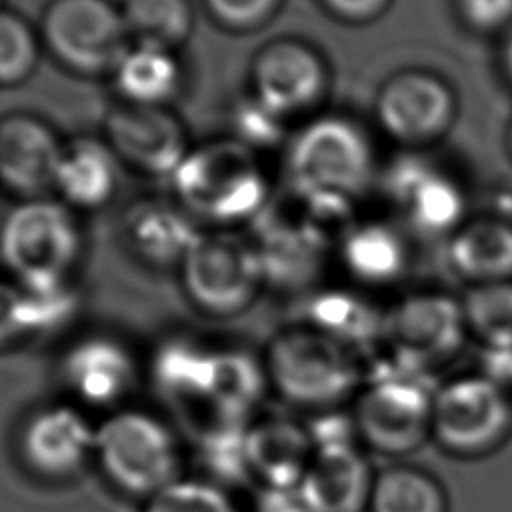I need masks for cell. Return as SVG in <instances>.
Wrapping results in <instances>:
<instances>
[{
    "mask_svg": "<svg viewBox=\"0 0 512 512\" xmlns=\"http://www.w3.org/2000/svg\"><path fill=\"white\" fill-rule=\"evenodd\" d=\"M262 358L270 390L314 414L354 400L366 378L354 348L308 324L276 334Z\"/></svg>",
    "mask_w": 512,
    "mask_h": 512,
    "instance_id": "cell-1",
    "label": "cell"
},
{
    "mask_svg": "<svg viewBox=\"0 0 512 512\" xmlns=\"http://www.w3.org/2000/svg\"><path fill=\"white\" fill-rule=\"evenodd\" d=\"M434 392L430 372L388 354L366 372L352 400L358 442L392 458L416 452L432 438Z\"/></svg>",
    "mask_w": 512,
    "mask_h": 512,
    "instance_id": "cell-2",
    "label": "cell"
},
{
    "mask_svg": "<svg viewBox=\"0 0 512 512\" xmlns=\"http://www.w3.org/2000/svg\"><path fill=\"white\" fill-rule=\"evenodd\" d=\"M170 182L178 204L212 224L256 220L268 206L266 176L254 152L234 138L190 148Z\"/></svg>",
    "mask_w": 512,
    "mask_h": 512,
    "instance_id": "cell-3",
    "label": "cell"
},
{
    "mask_svg": "<svg viewBox=\"0 0 512 512\" xmlns=\"http://www.w3.org/2000/svg\"><path fill=\"white\" fill-rule=\"evenodd\" d=\"M94 460L116 490L146 502L180 478L182 450L162 418L120 408L96 426Z\"/></svg>",
    "mask_w": 512,
    "mask_h": 512,
    "instance_id": "cell-4",
    "label": "cell"
},
{
    "mask_svg": "<svg viewBox=\"0 0 512 512\" xmlns=\"http://www.w3.org/2000/svg\"><path fill=\"white\" fill-rule=\"evenodd\" d=\"M82 244L74 210L48 196L20 200L0 224V262L22 288L70 282Z\"/></svg>",
    "mask_w": 512,
    "mask_h": 512,
    "instance_id": "cell-5",
    "label": "cell"
},
{
    "mask_svg": "<svg viewBox=\"0 0 512 512\" xmlns=\"http://www.w3.org/2000/svg\"><path fill=\"white\" fill-rule=\"evenodd\" d=\"M286 174L300 196L352 202L374 176V150L354 120L324 114L292 136L286 150Z\"/></svg>",
    "mask_w": 512,
    "mask_h": 512,
    "instance_id": "cell-6",
    "label": "cell"
},
{
    "mask_svg": "<svg viewBox=\"0 0 512 512\" xmlns=\"http://www.w3.org/2000/svg\"><path fill=\"white\" fill-rule=\"evenodd\" d=\"M512 436V392L486 374H466L436 386L432 440L450 456L476 460Z\"/></svg>",
    "mask_w": 512,
    "mask_h": 512,
    "instance_id": "cell-7",
    "label": "cell"
},
{
    "mask_svg": "<svg viewBox=\"0 0 512 512\" xmlns=\"http://www.w3.org/2000/svg\"><path fill=\"white\" fill-rule=\"evenodd\" d=\"M38 34L52 58L80 76H112L132 46L122 10L110 0H50Z\"/></svg>",
    "mask_w": 512,
    "mask_h": 512,
    "instance_id": "cell-8",
    "label": "cell"
},
{
    "mask_svg": "<svg viewBox=\"0 0 512 512\" xmlns=\"http://www.w3.org/2000/svg\"><path fill=\"white\" fill-rule=\"evenodd\" d=\"M178 272L190 304L216 318L244 312L266 284L256 244L228 232L202 234Z\"/></svg>",
    "mask_w": 512,
    "mask_h": 512,
    "instance_id": "cell-9",
    "label": "cell"
},
{
    "mask_svg": "<svg viewBox=\"0 0 512 512\" xmlns=\"http://www.w3.org/2000/svg\"><path fill=\"white\" fill-rule=\"evenodd\" d=\"M466 336L460 300L442 292L410 294L384 314L388 354L430 374L462 350Z\"/></svg>",
    "mask_w": 512,
    "mask_h": 512,
    "instance_id": "cell-10",
    "label": "cell"
},
{
    "mask_svg": "<svg viewBox=\"0 0 512 512\" xmlns=\"http://www.w3.org/2000/svg\"><path fill=\"white\" fill-rule=\"evenodd\" d=\"M104 142L120 164L152 178H170L190 152L184 124L166 106L122 102L106 116Z\"/></svg>",
    "mask_w": 512,
    "mask_h": 512,
    "instance_id": "cell-11",
    "label": "cell"
},
{
    "mask_svg": "<svg viewBox=\"0 0 512 512\" xmlns=\"http://www.w3.org/2000/svg\"><path fill=\"white\" fill-rule=\"evenodd\" d=\"M380 128L402 144H426L440 138L456 116L452 88L436 74L404 70L390 76L376 94Z\"/></svg>",
    "mask_w": 512,
    "mask_h": 512,
    "instance_id": "cell-12",
    "label": "cell"
},
{
    "mask_svg": "<svg viewBox=\"0 0 512 512\" xmlns=\"http://www.w3.org/2000/svg\"><path fill=\"white\" fill-rule=\"evenodd\" d=\"M250 84L254 98L288 118L314 108L324 98L328 68L310 44L280 38L254 54Z\"/></svg>",
    "mask_w": 512,
    "mask_h": 512,
    "instance_id": "cell-13",
    "label": "cell"
},
{
    "mask_svg": "<svg viewBox=\"0 0 512 512\" xmlns=\"http://www.w3.org/2000/svg\"><path fill=\"white\" fill-rule=\"evenodd\" d=\"M96 426L70 404H52L26 418L18 436L24 464L40 478L66 480L94 460Z\"/></svg>",
    "mask_w": 512,
    "mask_h": 512,
    "instance_id": "cell-14",
    "label": "cell"
},
{
    "mask_svg": "<svg viewBox=\"0 0 512 512\" xmlns=\"http://www.w3.org/2000/svg\"><path fill=\"white\" fill-rule=\"evenodd\" d=\"M64 142L32 114L0 118V186L20 200L42 198L54 190Z\"/></svg>",
    "mask_w": 512,
    "mask_h": 512,
    "instance_id": "cell-15",
    "label": "cell"
},
{
    "mask_svg": "<svg viewBox=\"0 0 512 512\" xmlns=\"http://www.w3.org/2000/svg\"><path fill=\"white\" fill-rule=\"evenodd\" d=\"M376 472L360 444L314 448L298 484L308 512H368Z\"/></svg>",
    "mask_w": 512,
    "mask_h": 512,
    "instance_id": "cell-16",
    "label": "cell"
},
{
    "mask_svg": "<svg viewBox=\"0 0 512 512\" xmlns=\"http://www.w3.org/2000/svg\"><path fill=\"white\" fill-rule=\"evenodd\" d=\"M132 352L112 336H86L74 342L60 364L66 390L88 406H114L136 382Z\"/></svg>",
    "mask_w": 512,
    "mask_h": 512,
    "instance_id": "cell-17",
    "label": "cell"
},
{
    "mask_svg": "<svg viewBox=\"0 0 512 512\" xmlns=\"http://www.w3.org/2000/svg\"><path fill=\"white\" fill-rule=\"evenodd\" d=\"M388 194L426 234L456 232L466 208L460 186L422 158H400L388 172Z\"/></svg>",
    "mask_w": 512,
    "mask_h": 512,
    "instance_id": "cell-18",
    "label": "cell"
},
{
    "mask_svg": "<svg viewBox=\"0 0 512 512\" xmlns=\"http://www.w3.org/2000/svg\"><path fill=\"white\" fill-rule=\"evenodd\" d=\"M250 480L260 488H298L314 454L304 422L262 418L250 422L244 438Z\"/></svg>",
    "mask_w": 512,
    "mask_h": 512,
    "instance_id": "cell-19",
    "label": "cell"
},
{
    "mask_svg": "<svg viewBox=\"0 0 512 512\" xmlns=\"http://www.w3.org/2000/svg\"><path fill=\"white\" fill-rule=\"evenodd\" d=\"M124 236L132 252L152 266H180L200 240L192 214L180 204L142 200L124 218Z\"/></svg>",
    "mask_w": 512,
    "mask_h": 512,
    "instance_id": "cell-20",
    "label": "cell"
},
{
    "mask_svg": "<svg viewBox=\"0 0 512 512\" xmlns=\"http://www.w3.org/2000/svg\"><path fill=\"white\" fill-rule=\"evenodd\" d=\"M264 282H274L282 288H298L314 280L324 258L326 238L310 224L286 222L282 218L264 220L260 238L254 240Z\"/></svg>",
    "mask_w": 512,
    "mask_h": 512,
    "instance_id": "cell-21",
    "label": "cell"
},
{
    "mask_svg": "<svg viewBox=\"0 0 512 512\" xmlns=\"http://www.w3.org/2000/svg\"><path fill=\"white\" fill-rule=\"evenodd\" d=\"M118 158L106 142L78 138L64 144L54 192L72 210H98L118 188Z\"/></svg>",
    "mask_w": 512,
    "mask_h": 512,
    "instance_id": "cell-22",
    "label": "cell"
},
{
    "mask_svg": "<svg viewBox=\"0 0 512 512\" xmlns=\"http://www.w3.org/2000/svg\"><path fill=\"white\" fill-rule=\"evenodd\" d=\"M268 388L264 358L242 348L216 350L210 390L204 402L208 418L250 424V416Z\"/></svg>",
    "mask_w": 512,
    "mask_h": 512,
    "instance_id": "cell-23",
    "label": "cell"
},
{
    "mask_svg": "<svg viewBox=\"0 0 512 512\" xmlns=\"http://www.w3.org/2000/svg\"><path fill=\"white\" fill-rule=\"evenodd\" d=\"M448 256L472 284L512 280V222L476 218L462 224L450 238Z\"/></svg>",
    "mask_w": 512,
    "mask_h": 512,
    "instance_id": "cell-24",
    "label": "cell"
},
{
    "mask_svg": "<svg viewBox=\"0 0 512 512\" xmlns=\"http://www.w3.org/2000/svg\"><path fill=\"white\" fill-rule=\"evenodd\" d=\"M214 352L182 336L164 340L150 358V380L154 388L172 404H204L210 390Z\"/></svg>",
    "mask_w": 512,
    "mask_h": 512,
    "instance_id": "cell-25",
    "label": "cell"
},
{
    "mask_svg": "<svg viewBox=\"0 0 512 512\" xmlns=\"http://www.w3.org/2000/svg\"><path fill=\"white\" fill-rule=\"evenodd\" d=\"M124 104L166 106L178 92L182 68L174 50L132 44L112 72Z\"/></svg>",
    "mask_w": 512,
    "mask_h": 512,
    "instance_id": "cell-26",
    "label": "cell"
},
{
    "mask_svg": "<svg viewBox=\"0 0 512 512\" xmlns=\"http://www.w3.org/2000/svg\"><path fill=\"white\" fill-rule=\"evenodd\" d=\"M340 256L356 280L374 286L394 282L406 266L402 238L380 222L348 228L340 240Z\"/></svg>",
    "mask_w": 512,
    "mask_h": 512,
    "instance_id": "cell-27",
    "label": "cell"
},
{
    "mask_svg": "<svg viewBox=\"0 0 512 512\" xmlns=\"http://www.w3.org/2000/svg\"><path fill=\"white\" fill-rule=\"evenodd\" d=\"M308 326L358 350L382 338L384 314L352 292L324 290L308 304Z\"/></svg>",
    "mask_w": 512,
    "mask_h": 512,
    "instance_id": "cell-28",
    "label": "cell"
},
{
    "mask_svg": "<svg viewBox=\"0 0 512 512\" xmlns=\"http://www.w3.org/2000/svg\"><path fill=\"white\" fill-rule=\"evenodd\" d=\"M368 512H448V496L430 472L396 464L376 472Z\"/></svg>",
    "mask_w": 512,
    "mask_h": 512,
    "instance_id": "cell-29",
    "label": "cell"
},
{
    "mask_svg": "<svg viewBox=\"0 0 512 512\" xmlns=\"http://www.w3.org/2000/svg\"><path fill=\"white\" fill-rule=\"evenodd\" d=\"M120 10L136 44L176 52L194 30L190 0H124Z\"/></svg>",
    "mask_w": 512,
    "mask_h": 512,
    "instance_id": "cell-30",
    "label": "cell"
},
{
    "mask_svg": "<svg viewBox=\"0 0 512 512\" xmlns=\"http://www.w3.org/2000/svg\"><path fill=\"white\" fill-rule=\"evenodd\" d=\"M460 306L468 336L484 350H512V280L472 284Z\"/></svg>",
    "mask_w": 512,
    "mask_h": 512,
    "instance_id": "cell-31",
    "label": "cell"
},
{
    "mask_svg": "<svg viewBox=\"0 0 512 512\" xmlns=\"http://www.w3.org/2000/svg\"><path fill=\"white\" fill-rule=\"evenodd\" d=\"M40 34L16 12L0 8V86L24 82L40 58Z\"/></svg>",
    "mask_w": 512,
    "mask_h": 512,
    "instance_id": "cell-32",
    "label": "cell"
},
{
    "mask_svg": "<svg viewBox=\"0 0 512 512\" xmlns=\"http://www.w3.org/2000/svg\"><path fill=\"white\" fill-rule=\"evenodd\" d=\"M142 512H242L224 486L208 478H178L144 502Z\"/></svg>",
    "mask_w": 512,
    "mask_h": 512,
    "instance_id": "cell-33",
    "label": "cell"
},
{
    "mask_svg": "<svg viewBox=\"0 0 512 512\" xmlns=\"http://www.w3.org/2000/svg\"><path fill=\"white\" fill-rule=\"evenodd\" d=\"M22 314L28 334L50 332L66 324L78 310L80 298L70 282L46 288H22Z\"/></svg>",
    "mask_w": 512,
    "mask_h": 512,
    "instance_id": "cell-34",
    "label": "cell"
},
{
    "mask_svg": "<svg viewBox=\"0 0 512 512\" xmlns=\"http://www.w3.org/2000/svg\"><path fill=\"white\" fill-rule=\"evenodd\" d=\"M284 122V116L270 110L252 94L242 98L232 110L234 140L252 152L278 146L286 136Z\"/></svg>",
    "mask_w": 512,
    "mask_h": 512,
    "instance_id": "cell-35",
    "label": "cell"
},
{
    "mask_svg": "<svg viewBox=\"0 0 512 512\" xmlns=\"http://www.w3.org/2000/svg\"><path fill=\"white\" fill-rule=\"evenodd\" d=\"M208 16L224 30L246 34L266 26L282 0H202Z\"/></svg>",
    "mask_w": 512,
    "mask_h": 512,
    "instance_id": "cell-36",
    "label": "cell"
},
{
    "mask_svg": "<svg viewBox=\"0 0 512 512\" xmlns=\"http://www.w3.org/2000/svg\"><path fill=\"white\" fill-rule=\"evenodd\" d=\"M466 26L476 32H496L512 22V0H456Z\"/></svg>",
    "mask_w": 512,
    "mask_h": 512,
    "instance_id": "cell-37",
    "label": "cell"
},
{
    "mask_svg": "<svg viewBox=\"0 0 512 512\" xmlns=\"http://www.w3.org/2000/svg\"><path fill=\"white\" fill-rule=\"evenodd\" d=\"M28 336L22 314V290L14 280L0 278V348Z\"/></svg>",
    "mask_w": 512,
    "mask_h": 512,
    "instance_id": "cell-38",
    "label": "cell"
},
{
    "mask_svg": "<svg viewBox=\"0 0 512 512\" xmlns=\"http://www.w3.org/2000/svg\"><path fill=\"white\" fill-rule=\"evenodd\" d=\"M320 4L344 22H370L380 16L390 0H320Z\"/></svg>",
    "mask_w": 512,
    "mask_h": 512,
    "instance_id": "cell-39",
    "label": "cell"
},
{
    "mask_svg": "<svg viewBox=\"0 0 512 512\" xmlns=\"http://www.w3.org/2000/svg\"><path fill=\"white\" fill-rule=\"evenodd\" d=\"M256 488L254 512H308L298 488Z\"/></svg>",
    "mask_w": 512,
    "mask_h": 512,
    "instance_id": "cell-40",
    "label": "cell"
},
{
    "mask_svg": "<svg viewBox=\"0 0 512 512\" xmlns=\"http://www.w3.org/2000/svg\"><path fill=\"white\" fill-rule=\"evenodd\" d=\"M502 60H504V70H506V74H508L510 80H512V34L508 36V40H506V44H504Z\"/></svg>",
    "mask_w": 512,
    "mask_h": 512,
    "instance_id": "cell-41",
    "label": "cell"
},
{
    "mask_svg": "<svg viewBox=\"0 0 512 512\" xmlns=\"http://www.w3.org/2000/svg\"><path fill=\"white\" fill-rule=\"evenodd\" d=\"M508 150H510V154H512V122H510V126H508Z\"/></svg>",
    "mask_w": 512,
    "mask_h": 512,
    "instance_id": "cell-42",
    "label": "cell"
},
{
    "mask_svg": "<svg viewBox=\"0 0 512 512\" xmlns=\"http://www.w3.org/2000/svg\"><path fill=\"white\" fill-rule=\"evenodd\" d=\"M0 8H2V0H0Z\"/></svg>",
    "mask_w": 512,
    "mask_h": 512,
    "instance_id": "cell-43",
    "label": "cell"
}]
</instances>
